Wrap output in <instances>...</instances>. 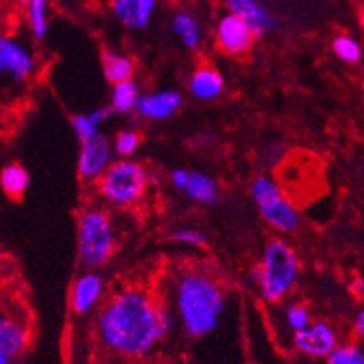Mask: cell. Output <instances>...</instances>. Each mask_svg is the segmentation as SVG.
Returning a JSON list of instances; mask_svg holds the SVG:
<instances>
[{
  "label": "cell",
  "instance_id": "obj_19",
  "mask_svg": "<svg viewBox=\"0 0 364 364\" xmlns=\"http://www.w3.org/2000/svg\"><path fill=\"white\" fill-rule=\"evenodd\" d=\"M173 34L177 36L178 41L190 50H196L201 45V26L197 23V19L188 11H178L173 15L171 23Z\"/></svg>",
  "mask_w": 364,
  "mask_h": 364
},
{
  "label": "cell",
  "instance_id": "obj_12",
  "mask_svg": "<svg viewBox=\"0 0 364 364\" xmlns=\"http://www.w3.org/2000/svg\"><path fill=\"white\" fill-rule=\"evenodd\" d=\"M30 344L28 327L19 318L2 314L0 318V364H14Z\"/></svg>",
  "mask_w": 364,
  "mask_h": 364
},
{
  "label": "cell",
  "instance_id": "obj_6",
  "mask_svg": "<svg viewBox=\"0 0 364 364\" xmlns=\"http://www.w3.org/2000/svg\"><path fill=\"white\" fill-rule=\"evenodd\" d=\"M251 197L262 220L277 232L292 235L299 229L301 218L296 205L287 197L277 181L269 175H259L251 182Z\"/></svg>",
  "mask_w": 364,
  "mask_h": 364
},
{
  "label": "cell",
  "instance_id": "obj_34",
  "mask_svg": "<svg viewBox=\"0 0 364 364\" xmlns=\"http://www.w3.org/2000/svg\"><path fill=\"white\" fill-rule=\"evenodd\" d=\"M14 364H21V363H19V360H17V363H14Z\"/></svg>",
  "mask_w": 364,
  "mask_h": 364
},
{
  "label": "cell",
  "instance_id": "obj_14",
  "mask_svg": "<svg viewBox=\"0 0 364 364\" xmlns=\"http://www.w3.org/2000/svg\"><path fill=\"white\" fill-rule=\"evenodd\" d=\"M159 0H110L115 19L132 30H144L156 10Z\"/></svg>",
  "mask_w": 364,
  "mask_h": 364
},
{
  "label": "cell",
  "instance_id": "obj_8",
  "mask_svg": "<svg viewBox=\"0 0 364 364\" xmlns=\"http://www.w3.org/2000/svg\"><path fill=\"white\" fill-rule=\"evenodd\" d=\"M257 36L240 15L225 14L216 24V45L221 53L229 56H245L253 48Z\"/></svg>",
  "mask_w": 364,
  "mask_h": 364
},
{
  "label": "cell",
  "instance_id": "obj_10",
  "mask_svg": "<svg viewBox=\"0 0 364 364\" xmlns=\"http://www.w3.org/2000/svg\"><path fill=\"white\" fill-rule=\"evenodd\" d=\"M102 296H105L102 277L95 269H86L73 281L71 296H69L71 311L78 316H86L101 305Z\"/></svg>",
  "mask_w": 364,
  "mask_h": 364
},
{
  "label": "cell",
  "instance_id": "obj_24",
  "mask_svg": "<svg viewBox=\"0 0 364 364\" xmlns=\"http://www.w3.org/2000/svg\"><path fill=\"white\" fill-rule=\"evenodd\" d=\"M114 153L119 159H132L141 145V136L134 129L119 130L114 138Z\"/></svg>",
  "mask_w": 364,
  "mask_h": 364
},
{
  "label": "cell",
  "instance_id": "obj_29",
  "mask_svg": "<svg viewBox=\"0 0 364 364\" xmlns=\"http://www.w3.org/2000/svg\"><path fill=\"white\" fill-rule=\"evenodd\" d=\"M353 333L359 338H364V305L359 309V312H357V316L353 320Z\"/></svg>",
  "mask_w": 364,
  "mask_h": 364
},
{
  "label": "cell",
  "instance_id": "obj_5",
  "mask_svg": "<svg viewBox=\"0 0 364 364\" xmlns=\"http://www.w3.org/2000/svg\"><path fill=\"white\" fill-rule=\"evenodd\" d=\"M97 193L108 205L127 208L144 199L149 188V171L141 162L119 159L95 181Z\"/></svg>",
  "mask_w": 364,
  "mask_h": 364
},
{
  "label": "cell",
  "instance_id": "obj_2",
  "mask_svg": "<svg viewBox=\"0 0 364 364\" xmlns=\"http://www.w3.org/2000/svg\"><path fill=\"white\" fill-rule=\"evenodd\" d=\"M171 307L184 335L199 341L216 333L227 311V296L212 273L182 269L173 281Z\"/></svg>",
  "mask_w": 364,
  "mask_h": 364
},
{
  "label": "cell",
  "instance_id": "obj_20",
  "mask_svg": "<svg viewBox=\"0 0 364 364\" xmlns=\"http://www.w3.org/2000/svg\"><path fill=\"white\" fill-rule=\"evenodd\" d=\"M0 186L10 199H21L30 186L28 171L21 164H8L0 173Z\"/></svg>",
  "mask_w": 364,
  "mask_h": 364
},
{
  "label": "cell",
  "instance_id": "obj_3",
  "mask_svg": "<svg viewBox=\"0 0 364 364\" xmlns=\"http://www.w3.org/2000/svg\"><path fill=\"white\" fill-rule=\"evenodd\" d=\"M299 277V259L283 238H272L266 244L260 262L255 269V283L266 303L283 301L292 292Z\"/></svg>",
  "mask_w": 364,
  "mask_h": 364
},
{
  "label": "cell",
  "instance_id": "obj_30",
  "mask_svg": "<svg viewBox=\"0 0 364 364\" xmlns=\"http://www.w3.org/2000/svg\"><path fill=\"white\" fill-rule=\"evenodd\" d=\"M353 292L359 297H364V281L363 279H355L353 281Z\"/></svg>",
  "mask_w": 364,
  "mask_h": 364
},
{
  "label": "cell",
  "instance_id": "obj_18",
  "mask_svg": "<svg viewBox=\"0 0 364 364\" xmlns=\"http://www.w3.org/2000/svg\"><path fill=\"white\" fill-rule=\"evenodd\" d=\"M101 63L105 78L108 80V84H112V86H114V84H119V82L134 80L136 65L129 56L112 53V50H105L101 58Z\"/></svg>",
  "mask_w": 364,
  "mask_h": 364
},
{
  "label": "cell",
  "instance_id": "obj_7",
  "mask_svg": "<svg viewBox=\"0 0 364 364\" xmlns=\"http://www.w3.org/2000/svg\"><path fill=\"white\" fill-rule=\"evenodd\" d=\"M292 344L296 351L305 357L327 359L341 342H338V333L335 327L323 320H316L303 331L294 333Z\"/></svg>",
  "mask_w": 364,
  "mask_h": 364
},
{
  "label": "cell",
  "instance_id": "obj_17",
  "mask_svg": "<svg viewBox=\"0 0 364 364\" xmlns=\"http://www.w3.org/2000/svg\"><path fill=\"white\" fill-rule=\"evenodd\" d=\"M181 192H184L192 201L201 203V205H214L220 199V186H218L216 178H212L206 173H188L186 184Z\"/></svg>",
  "mask_w": 364,
  "mask_h": 364
},
{
  "label": "cell",
  "instance_id": "obj_16",
  "mask_svg": "<svg viewBox=\"0 0 364 364\" xmlns=\"http://www.w3.org/2000/svg\"><path fill=\"white\" fill-rule=\"evenodd\" d=\"M223 87H225L223 75L208 63L199 65L190 77V91L199 101H214L223 93Z\"/></svg>",
  "mask_w": 364,
  "mask_h": 364
},
{
  "label": "cell",
  "instance_id": "obj_25",
  "mask_svg": "<svg viewBox=\"0 0 364 364\" xmlns=\"http://www.w3.org/2000/svg\"><path fill=\"white\" fill-rule=\"evenodd\" d=\"M333 50L346 63H359L363 60V47L351 36H336L333 39Z\"/></svg>",
  "mask_w": 364,
  "mask_h": 364
},
{
  "label": "cell",
  "instance_id": "obj_33",
  "mask_svg": "<svg viewBox=\"0 0 364 364\" xmlns=\"http://www.w3.org/2000/svg\"><path fill=\"white\" fill-rule=\"evenodd\" d=\"M227 2H242V0H227Z\"/></svg>",
  "mask_w": 364,
  "mask_h": 364
},
{
  "label": "cell",
  "instance_id": "obj_21",
  "mask_svg": "<svg viewBox=\"0 0 364 364\" xmlns=\"http://www.w3.org/2000/svg\"><path fill=\"white\" fill-rule=\"evenodd\" d=\"M112 110L108 108H99L90 114H78L73 117L71 125L75 134H77L78 141H86L90 138H95L97 134H101V127L105 125L106 119L110 117Z\"/></svg>",
  "mask_w": 364,
  "mask_h": 364
},
{
  "label": "cell",
  "instance_id": "obj_9",
  "mask_svg": "<svg viewBox=\"0 0 364 364\" xmlns=\"http://www.w3.org/2000/svg\"><path fill=\"white\" fill-rule=\"evenodd\" d=\"M114 145L105 134H97L86 141H80L78 154V175L82 181H97L114 162Z\"/></svg>",
  "mask_w": 364,
  "mask_h": 364
},
{
  "label": "cell",
  "instance_id": "obj_27",
  "mask_svg": "<svg viewBox=\"0 0 364 364\" xmlns=\"http://www.w3.org/2000/svg\"><path fill=\"white\" fill-rule=\"evenodd\" d=\"M327 364H364V350L355 344H338L326 359Z\"/></svg>",
  "mask_w": 364,
  "mask_h": 364
},
{
  "label": "cell",
  "instance_id": "obj_22",
  "mask_svg": "<svg viewBox=\"0 0 364 364\" xmlns=\"http://www.w3.org/2000/svg\"><path fill=\"white\" fill-rule=\"evenodd\" d=\"M139 97V87L134 80L119 82L112 86V97H110V110L117 112V114H130L136 112Z\"/></svg>",
  "mask_w": 364,
  "mask_h": 364
},
{
  "label": "cell",
  "instance_id": "obj_15",
  "mask_svg": "<svg viewBox=\"0 0 364 364\" xmlns=\"http://www.w3.org/2000/svg\"><path fill=\"white\" fill-rule=\"evenodd\" d=\"M227 8L232 14L240 15L245 23L250 24V28L253 30V34L257 38H264V36L272 32L275 28V17L269 14L266 6H262L257 0H242V2H227Z\"/></svg>",
  "mask_w": 364,
  "mask_h": 364
},
{
  "label": "cell",
  "instance_id": "obj_26",
  "mask_svg": "<svg viewBox=\"0 0 364 364\" xmlns=\"http://www.w3.org/2000/svg\"><path fill=\"white\" fill-rule=\"evenodd\" d=\"M284 323H287V327L292 333L303 331L312 323L311 311L305 305H301V303H292V305H288L284 309Z\"/></svg>",
  "mask_w": 364,
  "mask_h": 364
},
{
  "label": "cell",
  "instance_id": "obj_11",
  "mask_svg": "<svg viewBox=\"0 0 364 364\" xmlns=\"http://www.w3.org/2000/svg\"><path fill=\"white\" fill-rule=\"evenodd\" d=\"M36 62L28 48L17 39L0 38V71L14 82H23L34 73Z\"/></svg>",
  "mask_w": 364,
  "mask_h": 364
},
{
  "label": "cell",
  "instance_id": "obj_31",
  "mask_svg": "<svg viewBox=\"0 0 364 364\" xmlns=\"http://www.w3.org/2000/svg\"><path fill=\"white\" fill-rule=\"evenodd\" d=\"M359 21L364 26V0H360V6H359Z\"/></svg>",
  "mask_w": 364,
  "mask_h": 364
},
{
  "label": "cell",
  "instance_id": "obj_13",
  "mask_svg": "<svg viewBox=\"0 0 364 364\" xmlns=\"http://www.w3.org/2000/svg\"><path fill=\"white\" fill-rule=\"evenodd\" d=\"M182 106V95L177 90H160L144 93L139 97L136 112L144 119L164 121L178 112Z\"/></svg>",
  "mask_w": 364,
  "mask_h": 364
},
{
  "label": "cell",
  "instance_id": "obj_32",
  "mask_svg": "<svg viewBox=\"0 0 364 364\" xmlns=\"http://www.w3.org/2000/svg\"><path fill=\"white\" fill-rule=\"evenodd\" d=\"M17 2H19V4H28L30 0H17Z\"/></svg>",
  "mask_w": 364,
  "mask_h": 364
},
{
  "label": "cell",
  "instance_id": "obj_1",
  "mask_svg": "<svg viewBox=\"0 0 364 364\" xmlns=\"http://www.w3.org/2000/svg\"><path fill=\"white\" fill-rule=\"evenodd\" d=\"M177 321L169 303L141 287L112 294L97 312V341L105 350L125 359H141L171 333Z\"/></svg>",
  "mask_w": 364,
  "mask_h": 364
},
{
  "label": "cell",
  "instance_id": "obj_23",
  "mask_svg": "<svg viewBox=\"0 0 364 364\" xmlns=\"http://www.w3.org/2000/svg\"><path fill=\"white\" fill-rule=\"evenodd\" d=\"M47 4L48 0H30L28 4H26L30 32H32L36 39H43L48 32Z\"/></svg>",
  "mask_w": 364,
  "mask_h": 364
},
{
  "label": "cell",
  "instance_id": "obj_28",
  "mask_svg": "<svg viewBox=\"0 0 364 364\" xmlns=\"http://www.w3.org/2000/svg\"><path fill=\"white\" fill-rule=\"evenodd\" d=\"M171 238L173 242H177V244L193 245V247H203V245H206L205 235L196 229H178L173 232Z\"/></svg>",
  "mask_w": 364,
  "mask_h": 364
},
{
  "label": "cell",
  "instance_id": "obj_4",
  "mask_svg": "<svg viewBox=\"0 0 364 364\" xmlns=\"http://www.w3.org/2000/svg\"><path fill=\"white\" fill-rule=\"evenodd\" d=\"M115 232L108 212L101 206L84 208L78 216L77 253L82 268L99 269L112 259Z\"/></svg>",
  "mask_w": 364,
  "mask_h": 364
}]
</instances>
